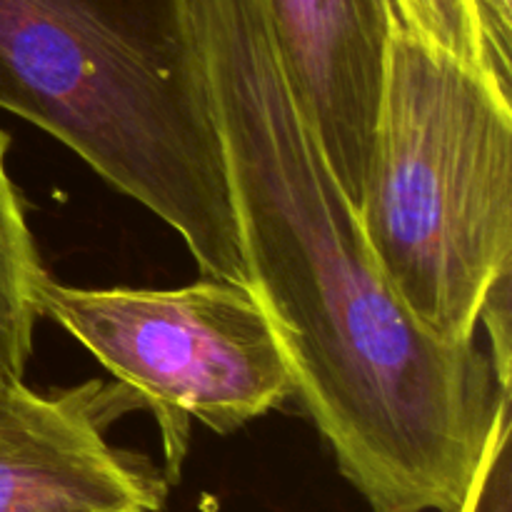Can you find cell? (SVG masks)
<instances>
[{
    "instance_id": "obj_11",
    "label": "cell",
    "mask_w": 512,
    "mask_h": 512,
    "mask_svg": "<svg viewBox=\"0 0 512 512\" xmlns=\"http://www.w3.org/2000/svg\"><path fill=\"white\" fill-rule=\"evenodd\" d=\"M510 273H503L493 283V288L485 295V303L480 308V320L485 323L490 333V343H493V368L498 375V383L505 390H510Z\"/></svg>"
},
{
    "instance_id": "obj_3",
    "label": "cell",
    "mask_w": 512,
    "mask_h": 512,
    "mask_svg": "<svg viewBox=\"0 0 512 512\" xmlns=\"http://www.w3.org/2000/svg\"><path fill=\"white\" fill-rule=\"evenodd\" d=\"M360 228L413 318L470 343L512 270V98L395 15Z\"/></svg>"
},
{
    "instance_id": "obj_5",
    "label": "cell",
    "mask_w": 512,
    "mask_h": 512,
    "mask_svg": "<svg viewBox=\"0 0 512 512\" xmlns=\"http://www.w3.org/2000/svg\"><path fill=\"white\" fill-rule=\"evenodd\" d=\"M140 405L118 380L50 395L0 380V512H158L168 478L105 438Z\"/></svg>"
},
{
    "instance_id": "obj_7",
    "label": "cell",
    "mask_w": 512,
    "mask_h": 512,
    "mask_svg": "<svg viewBox=\"0 0 512 512\" xmlns=\"http://www.w3.org/2000/svg\"><path fill=\"white\" fill-rule=\"evenodd\" d=\"M10 135L0 128V380H23L38 323V248L23 200L5 168Z\"/></svg>"
},
{
    "instance_id": "obj_9",
    "label": "cell",
    "mask_w": 512,
    "mask_h": 512,
    "mask_svg": "<svg viewBox=\"0 0 512 512\" xmlns=\"http://www.w3.org/2000/svg\"><path fill=\"white\" fill-rule=\"evenodd\" d=\"M512 410L500 418L493 440L458 512H512Z\"/></svg>"
},
{
    "instance_id": "obj_8",
    "label": "cell",
    "mask_w": 512,
    "mask_h": 512,
    "mask_svg": "<svg viewBox=\"0 0 512 512\" xmlns=\"http://www.w3.org/2000/svg\"><path fill=\"white\" fill-rule=\"evenodd\" d=\"M390 3L400 23L408 25L420 38L463 63L483 68L468 0H390Z\"/></svg>"
},
{
    "instance_id": "obj_4",
    "label": "cell",
    "mask_w": 512,
    "mask_h": 512,
    "mask_svg": "<svg viewBox=\"0 0 512 512\" xmlns=\"http://www.w3.org/2000/svg\"><path fill=\"white\" fill-rule=\"evenodd\" d=\"M38 315L68 330L163 430L168 483L180 475L190 420L230 435L295 398L268 313L243 283L203 278L175 290H90L38 280Z\"/></svg>"
},
{
    "instance_id": "obj_6",
    "label": "cell",
    "mask_w": 512,
    "mask_h": 512,
    "mask_svg": "<svg viewBox=\"0 0 512 512\" xmlns=\"http://www.w3.org/2000/svg\"><path fill=\"white\" fill-rule=\"evenodd\" d=\"M293 103L358 208L395 10L390 0H265Z\"/></svg>"
},
{
    "instance_id": "obj_1",
    "label": "cell",
    "mask_w": 512,
    "mask_h": 512,
    "mask_svg": "<svg viewBox=\"0 0 512 512\" xmlns=\"http://www.w3.org/2000/svg\"><path fill=\"white\" fill-rule=\"evenodd\" d=\"M248 288L295 398L373 512H458L510 390L430 335L378 268L358 208L298 113L265 0H188Z\"/></svg>"
},
{
    "instance_id": "obj_10",
    "label": "cell",
    "mask_w": 512,
    "mask_h": 512,
    "mask_svg": "<svg viewBox=\"0 0 512 512\" xmlns=\"http://www.w3.org/2000/svg\"><path fill=\"white\" fill-rule=\"evenodd\" d=\"M480 58L490 78L512 98V0H468Z\"/></svg>"
},
{
    "instance_id": "obj_2",
    "label": "cell",
    "mask_w": 512,
    "mask_h": 512,
    "mask_svg": "<svg viewBox=\"0 0 512 512\" xmlns=\"http://www.w3.org/2000/svg\"><path fill=\"white\" fill-rule=\"evenodd\" d=\"M0 108L68 145L248 285L188 0H0Z\"/></svg>"
}]
</instances>
